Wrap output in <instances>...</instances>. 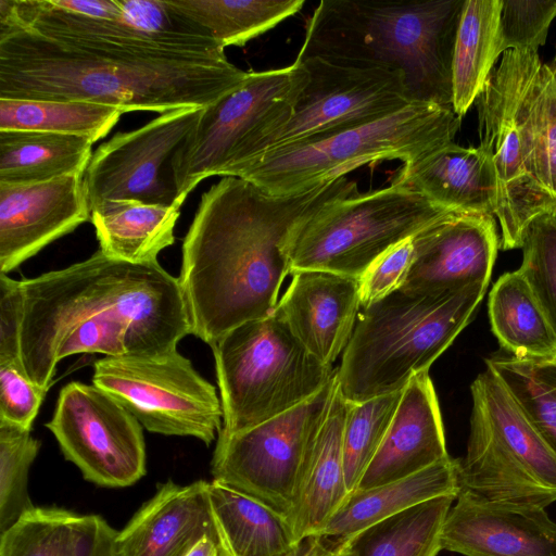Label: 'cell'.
<instances>
[{"label":"cell","mask_w":556,"mask_h":556,"mask_svg":"<svg viewBox=\"0 0 556 556\" xmlns=\"http://www.w3.org/2000/svg\"><path fill=\"white\" fill-rule=\"evenodd\" d=\"M207 483L199 480L186 485L172 481L161 484L117 531L118 556H185L205 536L222 546Z\"/></svg>","instance_id":"cell-21"},{"label":"cell","mask_w":556,"mask_h":556,"mask_svg":"<svg viewBox=\"0 0 556 556\" xmlns=\"http://www.w3.org/2000/svg\"><path fill=\"white\" fill-rule=\"evenodd\" d=\"M531 425L556 455V357L488 358Z\"/></svg>","instance_id":"cell-36"},{"label":"cell","mask_w":556,"mask_h":556,"mask_svg":"<svg viewBox=\"0 0 556 556\" xmlns=\"http://www.w3.org/2000/svg\"><path fill=\"white\" fill-rule=\"evenodd\" d=\"M92 384L153 433L193 437L210 445L223 428L215 387L177 350L99 358L93 364Z\"/></svg>","instance_id":"cell-12"},{"label":"cell","mask_w":556,"mask_h":556,"mask_svg":"<svg viewBox=\"0 0 556 556\" xmlns=\"http://www.w3.org/2000/svg\"><path fill=\"white\" fill-rule=\"evenodd\" d=\"M124 113L116 106L81 101L0 99V130L74 135L96 142Z\"/></svg>","instance_id":"cell-35"},{"label":"cell","mask_w":556,"mask_h":556,"mask_svg":"<svg viewBox=\"0 0 556 556\" xmlns=\"http://www.w3.org/2000/svg\"><path fill=\"white\" fill-rule=\"evenodd\" d=\"M116 535L117 531L99 516L93 533L79 556H118Z\"/></svg>","instance_id":"cell-45"},{"label":"cell","mask_w":556,"mask_h":556,"mask_svg":"<svg viewBox=\"0 0 556 556\" xmlns=\"http://www.w3.org/2000/svg\"><path fill=\"white\" fill-rule=\"evenodd\" d=\"M502 0H465L452 62V106L460 118L478 99L502 54Z\"/></svg>","instance_id":"cell-29"},{"label":"cell","mask_w":556,"mask_h":556,"mask_svg":"<svg viewBox=\"0 0 556 556\" xmlns=\"http://www.w3.org/2000/svg\"><path fill=\"white\" fill-rule=\"evenodd\" d=\"M517 117L528 172L556 198V80L539 55L526 76Z\"/></svg>","instance_id":"cell-31"},{"label":"cell","mask_w":556,"mask_h":556,"mask_svg":"<svg viewBox=\"0 0 556 556\" xmlns=\"http://www.w3.org/2000/svg\"><path fill=\"white\" fill-rule=\"evenodd\" d=\"M413 238L378 258L359 278L362 308L401 288L413 262Z\"/></svg>","instance_id":"cell-42"},{"label":"cell","mask_w":556,"mask_h":556,"mask_svg":"<svg viewBox=\"0 0 556 556\" xmlns=\"http://www.w3.org/2000/svg\"><path fill=\"white\" fill-rule=\"evenodd\" d=\"M348 401L339 383L315 442L295 505L287 518L294 535L304 541L318 535L350 495L343 466V431Z\"/></svg>","instance_id":"cell-24"},{"label":"cell","mask_w":556,"mask_h":556,"mask_svg":"<svg viewBox=\"0 0 556 556\" xmlns=\"http://www.w3.org/2000/svg\"><path fill=\"white\" fill-rule=\"evenodd\" d=\"M46 393L29 379L21 361L0 359V421L30 431Z\"/></svg>","instance_id":"cell-41"},{"label":"cell","mask_w":556,"mask_h":556,"mask_svg":"<svg viewBox=\"0 0 556 556\" xmlns=\"http://www.w3.org/2000/svg\"><path fill=\"white\" fill-rule=\"evenodd\" d=\"M456 497H434L358 533L354 545L359 556H437L443 523Z\"/></svg>","instance_id":"cell-33"},{"label":"cell","mask_w":556,"mask_h":556,"mask_svg":"<svg viewBox=\"0 0 556 556\" xmlns=\"http://www.w3.org/2000/svg\"><path fill=\"white\" fill-rule=\"evenodd\" d=\"M448 456L439 401L426 370L404 388L387 434L356 490L403 479Z\"/></svg>","instance_id":"cell-22"},{"label":"cell","mask_w":556,"mask_h":556,"mask_svg":"<svg viewBox=\"0 0 556 556\" xmlns=\"http://www.w3.org/2000/svg\"><path fill=\"white\" fill-rule=\"evenodd\" d=\"M88 138L34 130H0V182L34 184L85 175Z\"/></svg>","instance_id":"cell-28"},{"label":"cell","mask_w":556,"mask_h":556,"mask_svg":"<svg viewBox=\"0 0 556 556\" xmlns=\"http://www.w3.org/2000/svg\"><path fill=\"white\" fill-rule=\"evenodd\" d=\"M203 108L161 114L142 127L115 134L92 154L84 175L90 208L105 201L178 206L174 157Z\"/></svg>","instance_id":"cell-16"},{"label":"cell","mask_w":556,"mask_h":556,"mask_svg":"<svg viewBox=\"0 0 556 556\" xmlns=\"http://www.w3.org/2000/svg\"><path fill=\"white\" fill-rule=\"evenodd\" d=\"M459 459L447 457L414 475L355 490L318 535L354 536L374 525L438 496L458 495Z\"/></svg>","instance_id":"cell-25"},{"label":"cell","mask_w":556,"mask_h":556,"mask_svg":"<svg viewBox=\"0 0 556 556\" xmlns=\"http://www.w3.org/2000/svg\"><path fill=\"white\" fill-rule=\"evenodd\" d=\"M225 50L244 46L299 12L304 0H169Z\"/></svg>","instance_id":"cell-32"},{"label":"cell","mask_w":556,"mask_h":556,"mask_svg":"<svg viewBox=\"0 0 556 556\" xmlns=\"http://www.w3.org/2000/svg\"><path fill=\"white\" fill-rule=\"evenodd\" d=\"M20 307L18 280L0 273V359L21 361L18 349Z\"/></svg>","instance_id":"cell-43"},{"label":"cell","mask_w":556,"mask_h":556,"mask_svg":"<svg viewBox=\"0 0 556 556\" xmlns=\"http://www.w3.org/2000/svg\"><path fill=\"white\" fill-rule=\"evenodd\" d=\"M486 288L401 287L364 307L338 368L344 399L359 403L404 390L466 327Z\"/></svg>","instance_id":"cell-5"},{"label":"cell","mask_w":556,"mask_h":556,"mask_svg":"<svg viewBox=\"0 0 556 556\" xmlns=\"http://www.w3.org/2000/svg\"><path fill=\"white\" fill-rule=\"evenodd\" d=\"M304 79L299 60L283 68L250 72L203 108L174 157L179 202L207 177H237L261 142L288 119Z\"/></svg>","instance_id":"cell-10"},{"label":"cell","mask_w":556,"mask_h":556,"mask_svg":"<svg viewBox=\"0 0 556 556\" xmlns=\"http://www.w3.org/2000/svg\"><path fill=\"white\" fill-rule=\"evenodd\" d=\"M460 123L453 108L412 102L370 123L266 151L238 177L273 195L301 194L365 164L414 162L453 142Z\"/></svg>","instance_id":"cell-6"},{"label":"cell","mask_w":556,"mask_h":556,"mask_svg":"<svg viewBox=\"0 0 556 556\" xmlns=\"http://www.w3.org/2000/svg\"><path fill=\"white\" fill-rule=\"evenodd\" d=\"M338 383L337 369L318 393L292 409L240 432H219L211 462L213 480L287 519Z\"/></svg>","instance_id":"cell-11"},{"label":"cell","mask_w":556,"mask_h":556,"mask_svg":"<svg viewBox=\"0 0 556 556\" xmlns=\"http://www.w3.org/2000/svg\"><path fill=\"white\" fill-rule=\"evenodd\" d=\"M491 328L517 358L556 357V332L519 269L505 273L489 295Z\"/></svg>","instance_id":"cell-30"},{"label":"cell","mask_w":556,"mask_h":556,"mask_svg":"<svg viewBox=\"0 0 556 556\" xmlns=\"http://www.w3.org/2000/svg\"><path fill=\"white\" fill-rule=\"evenodd\" d=\"M98 515L56 507H34L0 533V556H79Z\"/></svg>","instance_id":"cell-34"},{"label":"cell","mask_w":556,"mask_h":556,"mask_svg":"<svg viewBox=\"0 0 556 556\" xmlns=\"http://www.w3.org/2000/svg\"><path fill=\"white\" fill-rule=\"evenodd\" d=\"M18 287L21 362L46 391L65 357L166 354L191 334L178 277L159 262L126 263L98 250Z\"/></svg>","instance_id":"cell-1"},{"label":"cell","mask_w":556,"mask_h":556,"mask_svg":"<svg viewBox=\"0 0 556 556\" xmlns=\"http://www.w3.org/2000/svg\"><path fill=\"white\" fill-rule=\"evenodd\" d=\"M441 548L465 556H556V522L545 508L489 504L458 492Z\"/></svg>","instance_id":"cell-20"},{"label":"cell","mask_w":556,"mask_h":556,"mask_svg":"<svg viewBox=\"0 0 556 556\" xmlns=\"http://www.w3.org/2000/svg\"><path fill=\"white\" fill-rule=\"evenodd\" d=\"M467 452L459 492L489 504L545 508L556 502V455L486 365L470 387Z\"/></svg>","instance_id":"cell-8"},{"label":"cell","mask_w":556,"mask_h":556,"mask_svg":"<svg viewBox=\"0 0 556 556\" xmlns=\"http://www.w3.org/2000/svg\"><path fill=\"white\" fill-rule=\"evenodd\" d=\"M465 0H324L296 58L402 74L415 102L453 108L452 62Z\"/></svg>","instance_id":"cell-4"},{"label":"cell","mask_w":556,"mask_h":556,"mask_svg":"<svg viewBox=\"0 0 556 556\" xmlns=\"http://www.w3.org/2000/svg\"><path fill=\"white\" fill-rule=\"evenodd\" d=\"M99 250L108 257L132 264L157 262L175 242L178 206L105 201L90 208Z\"/></svg>","instance_id":"cell-27"},{"label":"cell","mask_w":556,"mask_h":556,"mask_svg":"<svg viewBox=\"0 0 556 556\" xmlns=\"http://www.w3.org/2000/svg\"><path fill=\"white\" fill-rule=\"evenodd\" d=\"M448 211L494 216L495 173L486 151L454 141L403 164L392 182Z\"/></svg>","instance_id":"cell-23"},{"label":"cell","mask_w":556,"mask_h":556,"mask_svg":"<svg viewBox=\"0 0 556 556\" xmlns=\"http://www.w3.org/2000/svg\"><path fill=\"white\" fill-rule=\"evenodd\" d=\"M556 0H502L500 40L502 54L511 49L539 51L544 46Z\"/></svg>","instance_id":"cell-40"},{"label":"cell","mask_w":556,"mask_h":556,"mask_svg":"<svg viewBox=\"0 0 556 556\" xmlns=\"http://www.w3.org/2000/svg\"><path fill=\"white\" fill-rule=\"evenodd\" d=\"M222 546L230 556H300L303 542L287 519L216 480L207 483Z\"/></svg>","instance_id":"cell-26"},{"label":"cell","mask_w":556,"mask_h":556,"mask_svg":"<svg viewBox=\"0 0 556 556\" xmlns=\"http://www.w3.org/2000/svg\"><path fill=\"white\" fill-rule=\"evenodd\" d=\"M296 60L305 79L291 113L261 142L243 169L266 151L370 123L415 102L400 73L344 66L316 56Z\"/></svg>","instance_id":"cell-14"},{"label":"cell","mask_w":556,"mask_h":556,"mask_svg":"<svg viewBox=\"0 0 556 556\" xmlns=\"http://www.w3.org/2000/svg\"><path fill=\"white\" fill-rule=\"evenodd\" d=\"M90 217L84 175L0 182V273L17 268Z\"/></svg>","instance_id":"cell-17"},{"label":"cell","mask_w":556,"mask_h":556,"mask_svg":"<svg viewBox=\"0 0 556 556\" xmlns=\"http://www.w3.org/2000/svg\"><path fill=\"white\" fill-rule=\"evenodd\" d=\"M219 556H230L226 549H224L223 547L220 548V553H219Z\"/></svg>","instance_id":"cell-48"},{"label":"cell","mask_w":556,"mask_h":556,"mask_svg":"<svg viewBox=\"0 0 556 556\" xmlns=\"http://www.w3.org/2000/svg\"><path fill=\"white\" fill-rule=\"evenodd\" d=\"M40 445L29 430L0 421V533L35 507L27 484Z\"/></svg>","instance_id":"cell-38"},{"label":"cell","mask_w":556,"mask_h":556,"mask_svg":"<svg viewBox=\"0 0 556 556\" xmlns=\"http://www.w3.org/2000/svg\"><path fill=\"white\" fill-rule=\"evenodd\" d=\"M247 74L226 56L92 48L28 29L0 31V99L81 101L163 114L205 108Z\"/></svg>","instance_id":"cell-3"},{"label":"cell","mask_w":556,"mask_h":556,"mask_svg":"<svg viewBox=\"0 0 556 556\" xmlns=\"http://www.w3.org/2000/svg\"><path fill=\"white\" fill-rule=\"evenodd\" d=\"M538 55L530 49L504 52L477 99L480 147L490 155L495 173L494 216L503 250L520 248L535 218L556 214V198L528 172L517 117L522 86Z\"/></svg>","instance_id":"cell-13"},{"label":"cell","mask_w":556,"mask_h":556,"mask_svg":"<svg viewBox=\"0 0 556 556\" xmlns=\"http://www.w3.org/2000/svg\"><path fill=\"white\" fill-rule=\"evenodd\" d=\"M223 408L219 432H240L302 404L337 369L312 355L274 313L245 321L212 346Z\"/></svg>","instance_id":"cell-7"},{"label":"cell","mask_w":556,"mask_h":556,"mask_svg":"<svg viewBox=\"0 0 556 556\" xmlns=\"http://www.w3.org/2000/svg\"><path fill=\"white\" fill-rule=\"evenodd\" d=\"M46 427L55 437L64 457L89 482L125 488L146 475L141 424L94 384L72 381L63 387Z\"/></svg>","instance_id":"cell-15"},{"label":"cell","mask_w":556,"mask_h":556,"mask_svg":"<svg viewBox=\"0 0 556 556\" xmlns=\"http://www.w3.org/2000/svg\"><path fill=\"white\" fill-rule=\"evenodd\" d=\"M356 192L345 176L295 195H273L232 176L205 191L182 243L178 277L191 334L212 346L239 325L273 314L291 273L299 224Z\"/></svg>","instance_id":"cell-2"},{"label":"cell","mask_w":556,"mask_h":556,"mask_svg":"<svg viewBox=\"0 0 556 556\" xmlns=\"http://www.w3.org/2000/svg\"><path fill=\"white\" fill-rule=\"evenodd\" d=\"M402 287L454 289L489 285L500 240L493 215L453 212L413 237Z\"/></svg>","instance_id":"cell-18"},{"label":"cell","mask_w":556,"mask_h":556,"mask_svg":"<svg viewBox=\"0 0 556 556\" xmlns=\"http://www.w3.org/2000/svg\"><path fill=\"white\" fill-rule=\"evenodd\" d=\"M357 535V534H356ZM315 535L308 540L300 556H359L355 545V536Z\"/></svg>","instance_id":"cell-44"},{"label":"cell","mask_w":556,"mask_h":556,"mask_svg":"<svg viewBox=\"0 0 556 556\" xmlns=\"http://www.w3.org/2000/svg\"><path fill=\"white\" fill-rule=\"evenodd\" d=\"M402 391L359 403L348 401L343 431V466L349 494L356 490L378 452L400 404Z\"/></svg>","instance_id":"cell-37"},{"label":"cell","mask_w":556,"mask_h":556,"mask_svg":"<svg viewBox=\"0 0 556 556\" xmlns=\"http://www.w3.org/2000/svg\"><path fill=\"white\" fill-rule=\"evenodd\" d=\"M451 213L393 184L338 197L299 224L290 274L316 269L359 279L388 251Z\"/></svg>","instance_id":"cell-9"},{"label":"cell","mask_w":556,"mask_h":556,"mask_svg":"<svg viewBox=\"0 0 556 556\" xmlns=\"http://www.w3.org/2000/svg\"><path fill=\"white\" fill-rule=\"evenodd\" d=\"M274 314L305 349L332 366L344 352L362 308L359 279L327 270H298Z\"/></svg>","instance_id":"cell-19"},{"label":"cell","mask_w":556,"mask_h":556,"mask_svg":"<svg viewBox=\"0 0 556 556\" xmlns=\"http://www.w3.org/2000/svg\"><path fill=\"white\" fill-rule=\"evenodd\" d=\"M220 544L210 536L199 541L185 556H219Z\"/></svg>","instance_id":"cell-46"},{"label":"cell","mask_w":556,"mask_h":556,"mask_svg":"<svg viewBox=\"0 0 556 556\" xmlns=\"http://www.w3.org/2000/svg\"><path fill=\"white\" fill-rule=\"evenodd\" d=\"M548 66H549V68H551V72H552V74H553V76H554L555 80H556V55H555V58H554V60H553L552 64H551V65H548Z\"/></svg>","instance_id":"cell-47"},{"label":"cell","mask_w":556,"mask_h":556,"mask_svg":"<svg viewBox=\"0 0 556 556\" xmlns=\"http://www.w3.org/2000/svg\"><path fill=\"white\" fill-rule=\"evenodd\" d=\"M518 268L556 332V214L535 218L526 229Z\"/></svg>","instance_id":"cell-39"}]
</instances>
